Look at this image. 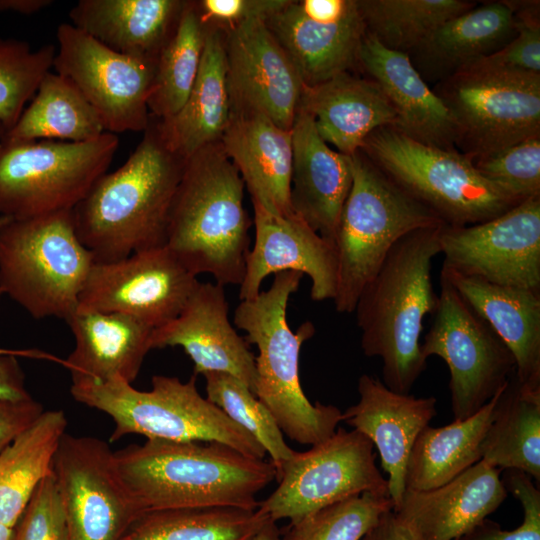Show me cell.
Wrapping results in <instances>:
<instances>
[{"mask_svg": "<svg viewBox=\"0 0 540 540\" xmlns=\"http://www.w3.org/2000/svg\"><path fill=\"white\" fill-rule=\"evenodd\" d=\"M289 0H202L196 7L202 22L226 30L243 22L267 20Z\"/></svg>", "mask_w": 540, "mask_h": 540, "instance_id": "47", "label": "cell"}, {"mask_svg": "<svg viewBox=\"0 0 540 540\" xmlns=\"http://www.w3.org/2000/svg\"><path fill=\"white\" fill-rule=\"evenodd\" d=\"M361 540H422L416 530L394 510L381 515Z\"/></svg>", "mask_w": 540, "mask_h": 540, "instance_id": "50", "label": "cell"}, {"mask_svg": "<svg viewBox=\"0 0 540 540\" xmlns=\"http://www.w3.org/2000/svg\"><path fill=\"white\" fill-rule=\"evenodd\" d=\"M12 540H70L53 472L35 490L14 527Z\"/></svg>", "mask_w": 540, "mask_h": 540, "instance_id": "45", "label": "cell"}, {"mask_svg": "<svg viewBox=\"0 0 540 540\" xmlns=\"http://www.w3.org/2000/svg\"><path fill=\"white\" fill-rule=\"evenodd\" d=\"M206 27L199 72L186 102L170 119L157 118L165 144L184 160L220 142L232 114L224 35L218 28Z\"/></svg>", "mask_w": 540, "mask_h": 540, "instance_id": "32", "label": "cell"}, {"mask_svg": "<svg viewBox=\"0 0 540 540\" xmlns=\"http://www.w3.org/2000/svg\"><path fill=\"white\" fill-rule=\"evenodd\" d=\"M52 472L70 540H119L142 513L101 439L65 433Z\"/></svg>", "mask_w": 540, "mask_h": 540, "instance_id": "15", "label": "cell"}, {"mask_svg": "<svg viewBox=\"0 0 540 540\" xmlns=\"http://www.w3.org/2000/svg\"><path fill=\"white\" fill-rule=\"evenodd\" d=\"M186 1L80 0L71 24L108 48L156 61L173 35Z\"/></svg>", "mask_w": 540, "mask_h": 540, "instance_id": "31", "label": "cell"}, {"mask_svg": "<svg viewBox=\"0 0 540 540\" xmlns=\"http://www.w3.org/2000/svg\"><path fill=\"white\" fill-rule=\"evenodd\" d=\"M94 262L72 210L0 227V288L35 319L72 316Z\"/></svg>", "mask_w": 540, "mask_h": 540, "instance_id": "8", "label": "cell"}, {"mask_svg": "<svg viewBox=\"0 0 540 540\" xmlns=\"http://www.w3.org/2000/svg\"><path fill=\"white\" fill-rule=\"evenodd\" d=\"M266 23L307 86L355 67L366 34L357 0H289Z\"/></svg>", "mask_w": 540, "mask_h": 540, "instance_id": "18", "label": "cell"}, {"mask_svg": "<svg viewBox=\"0 0 540 540\" xmlns=\"http://www.w3.org/2000/svg\"><path fill=\"white\" fill-rule=\"evenodd\" d=\"M298 108L312 117L328 145L347 156L358 152L373 131L397 124L396 113L379 86L350 71L304 85Z\"/></svg>", "mask_w": 540, "mask_h": 540, "instance_id": "27", "label": "cell"}, {"mask_svg": "<svg viewBox=\"0 0 540 540\" xmlns=\"http://www.w3.org/2000/svg\"><path fill=\"white\" fill-rule=\"evenodd\" d=\"M481 456L493 467L526 473L539 486L540 391L523 388L515 372L498 398Z\"/></svg>", "mask_w": 540, "mask_h": 540, "instance_id": "35", "label": "cell"}, {"mask_svg": "<svg viewBox=\"0 0 540 540\" xmlns=\"http://www.w3.org/2000/svg\"><path fill=\"white\" fill-rule=\"evenodd\" d=\"M280 531L273 520L268 521L253 540H279Z\"/></svg>", "mask_w": 540, "mask_h": 540, "instance_id": "53", "label": "cell"}, {"mask_svg": "<svg viewBox=\"0 0 540 540\" xmlns=\"http://www.w3.org/2000/svg\"><path fill=\"white\" fill-rule=\"evenodd\" d=\"M433 315L421 351L426 359L435 355L447 364L454 420H463L479 411L507 384L515 372V359L442 274Z\"/></svg>", "mask_w": 540, "mask_h": 540, "instance_id": "12", "label": "cell"}, {"mask_svg": "<svg viewBox=\"0 0 540 540\" xmlns=\"http://www.w3.org/2000/svg\"><path fill=\"white\" fill-rule=\"evenodd\" d=\"M203 376L206 398L261 444L277 473L295 450L286 444L270 411L238 378L222 372H208Z\"/></svg>", "mask_w": 540, "mask_h": 540, "instance_id": "40", "label": "cell"}, {"mask_svg": "<svg viewBox=\"0 0 540 540\" xmlns=\"http://www.w3.org/2000/svg\"><path fill=\"white\" fill-rule=\"evenodd\" d=\"M505 386L474 415L422 429L407 461L405 490L440 487L481 460V444Z\"/></svg>", "mask_w": 540, "mask_h": 540, "instance_id": "33", "label": "cell"}, {"mask_svg": "<svg viewBox=\"0 0 540 540\" xmlns=\"http://www.w3.org/2000/svg\"><path fill=\"white\" fill-rule=\"evenodd\" d=\"M185 160L165 144L150 115L127 160L103 174L73 208L75 231L95 262L164 246L172 202Z\"/></svg>", "mask_w": 540, "mask_h": 540, "instance_id": "1", "label": "cell"}, {"mask_svg": "<svg viewBox=\"0 0 540 540\" xmlns=\"http://www.w3.org/2000/svg\"><path fill=\"white\" fill-rule=\"evenodd\" d=\"M55 55L53 44L34 50L25 41L0 37V123L6 132L16 124L53 68Z\"/></svg>", "mask_w": 540, "mask_h": 540, "instance_id": "41", "label": "cell"}, {"mask_svg": "<svg viewBox=\"0 0 540 540\" xmlns=\"http://www.w3.org/2000/svg\"><path fill=\"white\" fill-rule=\"evenodd\" d=\"M351 157L352 184L334 236L339 313L354 312L366 284L406 234L446 225L430 208L385 175L361 150Z\"/></svg>", "mask_w": 540, "mask_h": 540, "instance_id": "7", "label": "cell"}, {"mask_svg": "<svg viewBox=\"0 0 540 540\" xmlns=\"http://www.w3.org/2000/svg\"><path fill=\"white\" fill-rule=\"evenodd\" d=\"M199 283L166 246L94 262L76 312L120 313L156 329L173 320Z\"/></svg>", "mask_w": 540, "mask_h": 540, "instance_id": "17", "label": "cell"}, {"mask_svg": "<svg viewBox=\"0 0 540 540\" xmlns=\"http://www.w3.org/2000/svg\"><path fill=\"white\" fill-rule=\"evenodd\" d=\"M44 411L33 398L25 401L0 400V453Z\"/></svg>", "mask_w": 540, "mask_h": 540, "instance_id": "48", "label": "cell"}, {"mask_svg": "<svg viewBox=\"0 0 540 540\" xmlns=\"http://www.w3.org/2000/svg\"><path fill=\"white\" fill-rule=\"evenodd\" d=\"M224 287L199 282L180 313L153 330L152 349L180 346L194 364V375L230 374L252 392L256 383L255 356L228 316Z\"/></svg>", "mask_w": 540, "mask_h": 540, "instance_id": "21", "label": "cell"}, {"mask_svg": "<svg viewBox=\"0 0 540 540\" xmlns=\"http://www.w3.org/2000/svg\"><path fill=\"white\" fill-rule=\"evenodd\" d=\"M220 144L238 170L252 201L277 215L293 214L291 130L279 127L261 113L232 110Z\"/></svg>", "mask_w": 540, "mask_h": 540, "instance_id": "26", "label": "cell"}, {"mask_svg": "<svg viewBox=\"0 0 540 540\" xmlns=\"http://www.w3.org/2000/svg\"><path fill=\"white\" fill-rule=\"evenodd\" d=\"M433 91L455 121L456 147L471 160L540 136V76L469 67Z\"/></svg>", "mask_w": 540, "mask_h": 540, "instance_id": "11", "label": "cell"}, {"mask_svg": "<svg viewBox=\"0 0 540 540\" xmlns=\"http://www.w3.org/2000/svg\"><path fill=\"white\" fill-rule=\"evenodd\" d=\"M514 18L516 35L501 49L470 67L512 75L540 76L539 15Z\"/></svg>", "mask_w": 540, "mask_h": 540, "instance_id": "46", "label": "cell"}, {"mask_svg": "<svg viewBox=\"0 0 540 540\" xmlns=\"http://www.w3.org/2000/svg\"><path fill=\"white\" fill-rule=\"evenodd\" d=\"M500 471L480 460L440 487L405 490L393 510L422 540H457L485 520L507 497Z\"/></svg>", "mask_w": 540, "mask_h": 540, "instance_id": "24", "label": "cell"}, {"mask_svg": "<svg viewBox=\"0 0 540 540\" xmlns=\"http://www.w3.org/2000/svg\"><path fill=\"white\" fill-rule=\"evenodd\" d=\"M471 161L480 175L515 199L540 196V136Z\"/></svg>", "mask_w": 540, "mask_h": 540, "instance_id": "43", "label": "cell"}, {"mask_svg": "<svg viewBox=\"0 0 540 540\" xmlns=\"http://www.w3.org/2000/svg\"><path fill=\"white\" fill-rule=\"evenodd\" d=\"M151 383V390L141 391L119 379L72 377L70 393L77 402L112 418L111 443L140 434L174 442H216L251 458H265L266 451L252 435L199 393L196 375L186 382L154 375Z\"/></svg>", "mask_w": 540, "mask_h": 540, "instance_id": "6", "label": "cell"}, {"mask_svg": "<svg viewBox=\"0 0 540 540\" xmlns=\"http://www.w3.org/2000/svg\"><path fill=\"white\" fill-rule=\"evenodd\" d=\"M357 65L382 90L397 116L394 127L423 144L455 149V121L438 95L412 65L408 54L384 47L366 32Z\"/></svg>", "mask_w": 540, "mask_h": 540, "instance_id": "23", "label": "cell"}, {"mask_svg": "<svg viewBox=\"0 0 540 540\" xmlns=\"http://www.w3.org/2000/svg\"><path fill=\"white\" fill-rule=\"evenodd\" d=\"M254 245L249 250L239 300H249L261 291L270 274L297 271L311 280L313 301L333 300L338 282V259L333 241L322 237L296 214L281 216L252 201Z\"/></svg>", "mask_w": 540, "mask_h": 540, "instance_id": "20", "label": "cell"}, {"mask_svg": "<svg viewBox=\"0 0 540 540\" xmlns=\"http://www.w3.org/2000/svg\"><path fill=\"white\" fill-rule=\"evenodd\" d=\"M244 182L220 142L185 160L165 245L193 274H210L225 287L240 285L250 250L252 221Z\"/></svg>", "mask_w": 540, "mask_h": 540, "instance_id": "4", "label": "cell"}, {"mask_svg": "<svg viewBox=\"0 0 540 540\" xmlns=\"http://www.w3.org/2000/svg\"><path fill=\"white\" fill-rule=\"evenodd\" d=\"M502 482L523 507L522 524L515 530L507 531L486 518L457 540H540L539 487L529 475L515 469H507Z\"/></svg>", "mask_w": 540, "mask_h": 540, "instance_id": "44", "label": "cell"}, {"mask_svg": "<svg viewBox=\"0 0 540 540\" xmlns=\"http://www.w3.org/2000/svg\"><path fill=\"white\" fill-rule=\"evenodd\" d=\"M359 401L342 413L353 429L376 446L381 466L388 473L394 507L405 492L407 461L418 434L436 415V398L401 394L379 378L363 374L358 379Z\"/></svg>", "mask_w": 540, "mask_h": 540, "instance_id": "22", "label": "cell"}, {"mask_svg": "<svg viewBox=\"0 0 540 540\" xmlns=\"http://www.w3.org/2000/svg\"><path fill=\"white\" fill-rule=\"evenodd\" d=\"M56 39L55 72L77 87L106 132H143L157 60L118 53L71 23L58 26Z\"/></svg>", "mask_w": 540, "mask_h": 540, "instance_id": "14", "label": "cell"}, {"mask_svg": "<svg viewBox=\"0 0 540 540\" xmlns=\"http://www.w3.org/2000/svg\"><path fill=\"white\" fill-rule=\"evenodd\" d=\"M223 31L232 110L261 113L291 130L304 83L266 20Z\"/></svg>", "mask_w": 540, "mask_h": 540, "instance_id": "19", "label": "cell"}, {"mask_svg": "<svg viewBox=\"0 0 540 540\" xmlns=\"http://www.w3.org/2000/svg\"><path fill=\"white\" fill-rule=\"evenodd\" d=\"M291 131L292 211L322 237L334 242L352 184L351 157L333 150L318 134L312 117L300 108Z\"/></svg>", "mask_w": 540, "mask_h": 540, "instance_id": "25", "label": "cell"}, {"mask_svg": "<svg viewBox=\"0 0 540 540\" xmlns=\"http://www.w3.org/2000/svg\"><path fill=\"white\" fill-rule=\"evenodd\" d=\"M14 528H9L0 523V540H12Z\"/></svg>", "mask_w": 540, "mask_h": 540, "instance_id": "54", "label": "cell"}, {"mask_svg": "<svg viewBox=\"0 0 540 540\" xmlns=\"http://www.w3.org/2000/svg\"><path fill=\"white\" fill-rule=\"evenodd\" d=\"M303 276L297 271L274 274L267 290L240 301L234 311V325L258 349L254 395L270 411L282 433L299 444L313 446L334 434L343 415L334 405L310 403L300 384V350L314 335L315 327L307 321L292 331L287 306Z\"/></svg>", "mask_w": 540, "mask_h": 540, "instance_id": "5", "label": "cell"}, {"mask_svg": "<svg viewBox=\"0 0 540 540\" xmlns=\"http://www.w3.org/2000/svg\"><path fill=\"white\" fill-rule=\"evenodd\" d=\"M443 266L487 282L540 292V196L503 214L439 233Z\"/></svg>", "mask_w": 540, "mask_h": 540, "instance_id": "16", "label": "cell"}, {"mask_svg": "<svg viewBox=\"0 0 540 540\" xmlns=\"http://www.w3.org/2000/svg\"><path fill=\"white\" fill-rule=\"evenodd\" d=\"M393 508L389 496L365 492L290 523L279 540H361Z\"/></svg>", "mask_w": 540, "mask_h": 540, "instance_id": "42", "label": "cell"}, {"mask_svg": "<svg viewBox=\"0 0 540 540\" xmlns=\"http://www.w3.org/2000/svg\"><path fill=\"white\" fill-rule=\"evenodd\" d=\"M17 356L0 357V400L25 401L32 399L25 387L24 372Z\"/></svg>", "mask_w": 540, "mask_h": 540, "instance_id": "49", "label": "cell"}, {"mask_svg": "<svg viewBox=\"0 0 540 540\" xmlns=\"http://www.w3.org/2000/svg\"><path fill=\"white\" fill-rule=\"evenodd\" d=\"M366 32L408 54L443 22L475 7L470 0H357Z\"/></svg>", "mask_w": 540, "mask_h": 540, "instance_id": "39", "label": "cell"}, {"mask_svg": "<svg viewBox=\"0 0 540 540\" xmlns=\"http://www.w3.org/2000/svg\"><path fill=\"white\" fill-rule=\"evenodd\" d=\"M5 132H6V130H5L4 126L0 123V139L3 137ZM9 219L10 218H7V217H4V216L0 215V227L2 225H4Z\"/></svg>", "mask_w": 540, "mask_h": 540, "instance_id": "55", "label": "cell"}, {"mask_svg": "<svg viewBox=\"0 0 540 540\" xmlns=\"http://www.w3.org/2000/svg\"><path fill=\"white\" fill-rule=\"evenodd\" d=\"M3 291L0 288V296L3 295ZM7 355H13L17 357H25V358H32V359H41V360H48L56 362L62 366H64V359L59 358L53 354L44 352L39 349H8V348H0V357L7 356Z\"/></svg>", "mask_w": 540, "mask_h": 540, "instance_id": "52", "label": "cell"}, {"mask_svg": "<svg viewBox=\"0 0 540 540\" xmlns=\"http://www.w3.org/2000/svg\"><path fill=\"white\" fill-rule=\"evenodd\" d=\"M372 441L353 429L338 428L307 451H294L276 473L278 486L258 509L277 522L302 518L365 492L389 496L378 470Z\"/></svg>", "mask_w": 540, "mask_h": 540, "instance_id": "13", "label": "cell"}, {"mask_svg": "<svg viewBox=\"0 0 540 540\" xmlns=\"http://www.w3.org/2000/svg\"><path fill=\"white\" fill-rule=\"evenodd\" d=\"M66 323L75 341L63 366L71 377L132 384L152 350L154 329L125 314L75 312Z\"/></svg>", "mask_w": 540, "mask_h": 540, "instance_id": "30", "label": "cell"}, {"mask_svg": "<svg viewBox=\"0 0 540 540\" xmlns=\"http://www.w3.org/2000/svg\"><path fill=\"white\" fill-rule=\"evenodd\" d=\"M270 520L258 508L153 510L141 513L119 540H253Z\"/></svg>", "mask_w": 540, "mask_h": 540, "instance_id": "37", "label": "cell"}, {"mask_svg": "<svg viewBox=\"0 0 540 540\" xmlns=\"http://www.w3.org/2000/svg\"><path fill=\"white\" fill-rule=\"evenodd\" d=\"M106 132L103 122L66 77L49 71L16 124L3 135L20 141L87 142Z\"/></svg>", "mask_w": 540, "mask_h": 540, "instance_id": "36", "label": "cell"}, {"mask_svg": "<svg viewBox=\"0 0 540 540\" xmlns=\"http://www.w3.org/2000/svg\"><path fill=\"white\" fill-rule=\"evenodd\" d=\"M514 356L520 385L540 391V292L496 285L442 266L441 273Z\"/></svg>", "mask_w": 540, "mask_h": 540, "instance_id": "29", "label": "cell"}, {"mask_svg": "<svg viewBox=\"0 0 540 540\" xmlns=\"http://www.w3.org/2000/svg\"><path fill=\"white\" fill-rule=\"evenodd\" d=\"M68 422L62 410H44L0 453V523L14 528L39 484L52 473Z\"/></svg>", "mask_w": 540, "mask_h": 540, "instance_id": "34", "label": "cell"}, {"mask_svg": "<svg viewBox=\"0 0 540 540\" xmlns=\"http://www.w3.org/2000/svg\"><path fill=\"white\" fill-rule=\"evenodd\" d=\"M114 462L142 513L211 506L255 510L257 494L276 479L270 461L216 442L147 439L115 451Z\"/></svg>", "mask_w": 540, "mask_h": 540, "instance_id": "2", "label": "cell"}, {"mask_svg": "<svg viewBox=\"0 0 540 540\" xmlns=\"http://www.w3.org/2000/svg\"><path fill=\"white\" fill-rule=\"evenodd\" d=\"M360 150L446 225L488 221L521 202L480 175L459 150L423 144L392 126L373 131Z\"/></svg>", "mask_w": 540, "mask_h": 540, "instance_id": "9", "label": "cell"}, {"mask_svg": "<svg viewBox=\"0 0 540 540\" xmlns=\"http://www.w3.org/2000/svg\"><path fill=\"white\" fill-rule=\"evenodd\" d=\"M517 33L504 1L485 2L435 28L408 56L428 83H440L505 46Z\"/></svg>", "mask_w": 540, "mask_h": 540, "instance_id": "28", "label": "cell"}, {"mask_svg": "<svg viewBox=\"0 0 540 540\" xmlns=\"http://www.w3.org/2000/svg\"><path fill=\"white\" fill-rule=\"evenodd\" d=\"M116 134L87 142L0 139V215L26 219L70 211L107 172Z\"/></svg>", "mask_w": 540, "mask_h": 540, "instance_id": "10", "label": "cell"}, {"mask_svg": "<svg viewBox=\"0 0 540 540\" xmlns=\"http://www.w3.org/2000/svg\"><path fill=\"white\" fill-rule=\"evenodd\" d=\"M52 0H0V12L32 15L51 6Z\"/></svg>", "mask_w": 540, "mask_h": 540, "instance_id": "51", "label": "cell"}, {"mask_svg": "<svg viewBox=\"0 0 540 540\" xmlns=\"http://www.w3.org/2000/svg\"><path fill=\"white\" fill-rule=\"evenodd\" d=\"M441 227L415 230L396 242L354 309L363 353L382 360L383 384L401 394H410L427 366L420 337L438 303L431 273Z\"/></svg>", "mask_w": 540, "mask_h": 540, "instance_id": "3", "label": "cell"}, {"mask_svg": "<svg viewBox=\"0 0 540 540\" xmlns=\"http://www.w3.org/2000/svg\"><path fill=\"white\" fill-rule=\"evenodd\" d=\"M207 27L186 1L176 29L160 51L148 100L150 115L167 120L183 107L199 72Z\"/></svg>", "mask_w": 540, "mask_h": 540, "instance_id": "38", "label": "cell"}]
</instances>
